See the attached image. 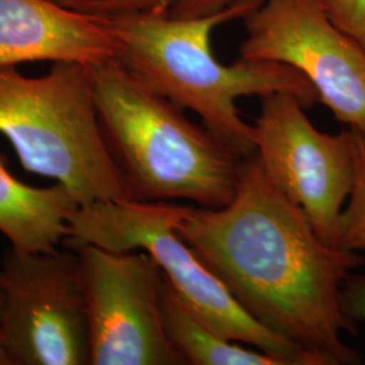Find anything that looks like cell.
Returning a JSON list of instances; mask_svg holds the SVG:
<instances>
[{
  "label": "cell",
  "mask_w": 365,
  "mask_h": 365,
  "mask_svg": "<svg viewBox=\"0 0 365 365\" xmlns=\"http://www.w3.org/2000/svg\"><path fill=\"white\" fill-rule=\"evenodd\" d=\"M71 248L78 252L88 317L90 365H187L164 327V272L153 257L92 244Z\"/></svg>",
  "instance_id": "7"
},
{
  "label": "cell",
  "mask_w": 365,
  "mask_h": 365,
  "mask_svg": "<svg viewBox=\"0 0 365 365\" xmlns=\"http://www.w3.org/2000/svg\"><path fill=\"white\" fill-rule=\"evenodd\" d=\"M0 134L25 170L63 184L78 206L129 199L99 125L90 66L53 63L38 78L0 68Z\"/></svg>",
  "instance_id": "4"
},
{
  "label": "cell",
  "mask_w": 365,
  "mask_h": 365,
  "mask_svg": "<svg viewBox=\"0 0 365 365\" xmlns=\"http://www.w3.org/2000/svg\"><path fill=\"white\" fill-rule=\"evenodd\" d=\"M339 303L344 314L354 324H365V274H351L346 276L341 286Z\"/></svg>",
  "instance_id": "16"
},
{
  "label": "cell",
  "mask_w": 365,
  "mask_h": 365,
  "mask_svg": "<svg viewBox=\"0 0 365 365\" xmlns=\"http://www.w3.org/2000/svg\"><path fill=\"white\" fill-rule=\"evenodd\" d=\"M331 22L365 51V0H315Z\"/></svg>",
  "instance_id": "14"
},
{
  "label": "cell",
  "mask_w": 365,
  "mask_h": 365,
  "mask_svg": "<svg viewBox=\"0 0 365 365\" xmlns=\"http://www.w3.org/2000/svg\"><path fill=\"white\" fill-rule=\"evenodd\" d=\"M178 233L261 327L324 365L360 361L342 339L357 334V324L342 312L339 292L364 257L325 242L256 156L244 158L229 205L190 206Z\"/></svg>",
  "instance_id": "1"
},
{
  "label": "cell",
  "mask_w": 365,
  "mask_h": 365,
  "mask_svg": "<svg viewBox=\"0 0 365 365\" xmlns=\"http://www.w3.org/2000/svg\"><path fill=\"white\" fill-rule=\"evenodd\" d=\"M161 315L167 336L187 365H284L257 348H245L206 327L191 313L164 274Z\"/></svg>",
  "instance_id": "12"
},
{
  "label": "cell",
  "mask_w": 365,
  "mask_h": 365,
  "mask_svg": "<svg viewBox=\"0 0 365 365\" xmlns=\"http://www.w3.org/2000/svg\"><path fill=\"white\" fill-rule=\"evenodd\" d=\"M190 206L133 199L80 206L68 222L64 245L143 250L153 257L184 306L218 334L257 348L284 365H324L312 353L261 327L196 256L178 226Z\"/></svg>",
  "instance_id": "5"
},
{
  "label": "cell",
  "mask_w": 365,
  "mask_h": 365,
  "mask_svg": "<svg viewBox=\"0 0 365 365\" xmlns=\"http://www.w3.org/2000/svg\"><path fill=\"white\" fill-rule=\"evenodd\" d=\"M245 27L240 58L297 69L339 123L365 130V51L315 0H261Z\"/></svg>",
  "instance_id": "9"
},
{
  "label": "cell",
  "mask_w": 365,
  "mask_h": 365,
  "mask_svg": "<svg viewBox=\"0 0 365 365\" xmlns=\"http://www.w3.org/2000/svg\"><path fill=\"white\" fill-rule=\"evenodd\" d=\"M90 69L106 146L129 199L187 200L203 209L230 203L247 157L115 60Z\"/></svg>",
  "instance_id": "3"
},
{
  "label": "cell",
  "mask_w": 365,
  "mask_h": 365,
  "mask_svg": "<svg viewBox=\"0 0 365 365\" xmlns=\"http://www.w3.org/2000/svg\"><path fill=\"white\" fill-rule=\"evenodd\" d=\"M4 304H6V295L3 288V280L0 274V365H6V360L1 351V330H3V317H4Z\"/></svg>",
  "instance_id": "18"
},
{
  "label": "cell",
  "mask_w": 365,
  "mask_h": 365,
  "mask_svg": "<svg viewBox=\"0 0 365 365\" xmlns=\"http://www.w3.org/2000/svg\"><path fill=\"white\" fill-rule=\"evenodd\" d=\"M63 184L33 187L18 180L0 158V233L11 248L46 252L68 235V222L78 209Z\"/></svg>",
  "instance_id": "11"
},
{
  "label": "cell",
  "mask_w": 365,
  "mask_h": 365,
  "mask_svg": "<svg viewBox=\"0 0 365 365\" xmlns=\"http://www.w3.org/2000/svg\"><path fill=\"white\" fill-rule=\"evenodd\" d=\"M115 54L114 36L93 14L57 0H0V68L30 61L92 66Z\"/></svg>",
  "instance_id": "10"
},
{
  "label": "cell",
  "mask_w": 365,
  "mask_h": 365,
  "mask_svg": "<svg viewBox=\"0 0 365 365\" xmlns=\"http://www.w3.org/2000/svg\"><path fill=\"white\" fill-rule=\"evenodd\" d=\"M261 0H241L220 13L180 18L170 13L96 15L117 42L115 61L145 87L182 110L196 113L210 131L242 157L255 156L253 125L240 114L237 101L288 92L307 108L318 102L312 83L284 64L238 58L222 64L211 51L217 27L245 19ZM84 13V11H83Z\"/></svg>",
  "instance_id": "2"
},
{
  "label": "cell",
  "mask_w": 365,
  "mask_h": 365,
  "mask_svg": "<svg viewBox=\"0 0 365 365\" xmlns=\"http://www.w3.org/2000/svg\"><path fill=\"white\" fill-rule=\"evenodd\" d=\"M306 108L288 92L261 98L260 115L253 125L255 156L267 178L300 207L318 235L336 247L339 217L354 180L352 130L322 133Z\"/></svg>",
  "instance_id": "8"
},
{
  "label": "cell",
  "mask_w": 365,
  "mask_h": 365,
  "mask_svg": "<svg viewBox=\"0 0 365 365\" xmlns=\"http://www.w3.org/2000/svg\"><path fill=\"white\" fill-rule=\"evenodd\" d=\"M241 0H176L170 14L180 18L206 16L229 9Z\"/></svg>",
  "instance_id": "17"
},
{
  "label": "cell",
  "mask_w": 365,
  "mask_h": 365,
  "mask_svg": "<svg viewBox=\"0 0 365 365\" xmlns=\"http://www.w3.org/2000/svg\"><path fill=\"white\" fill-rule=\"evenodd\" d=\"M84 13H170L176 0H57Z\"/></svg>",
  "instance_id": "15"
},
{
  "label": "cell",
  "mask_w": 365,
  "mask_h": 365,
  "mask_svg": "<svg viewBox=\"0 0 365 365\" xmlns=\"http://www.w3.org/2000/svg\"><path fill=\"white\" fill-rule=\"evenodd\" d=\"M0 274L6 295V365H90L91 345L78 252L10 248Z\"/></svg>",
  "instance_id": "6"
},
{
  "label": "cell",
  "mask_w": 365,
  "mask_h": 365,
  "mask_svg": "<svg viewBox=\"0 0 365 365\" xmlns=\"http://www.w3.org/2000/svg\"><path fill=\"white\" fill-rule=\"evenodd\" d=\"M351 130L354 146V180L339 217L336 247L361 253L365 250V130Z\"/></svg>",
  "instance_id": "13"
}]
</instances>
